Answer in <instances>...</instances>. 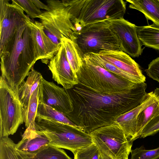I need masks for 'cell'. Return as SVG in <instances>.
<instances>
[{"label": "cell", "instance_id": "6da1fadb", "mask_svg": "<svg viewBox=\"0 0 159 159\" xmlns=\"http://www.w3.org/2000/svg\"><path fill=\"white\" fill-rule=\"evenodd\" d=\"M147 87L146 84L142 83L126 93H108L78 84L66 90L74 109L65 116L88 134L100 127L115 125V121L118 116L142 102L147 94Z\"/></svg>", "mask_w": 159, "mask_h": 159}, {"label": "cell", "instance_id": "7a4b0ae2", "mask_svg": "<svg viewBox=\"0 0 159 159\" xmlns=\"http://www.w3.org/2000/svg\"><path fill=\"white\" fill-rule=\"evenodd\" d=\"M28 17L18 26L10 40L0 51L1 76L18 90L38 60Z\"/></svg>", "mask_w": 159, "mask_h": 159}, {"label": "cell", "instance_id": "3957f363", "mask_svg": "<svg viewBox=\"0 0 159 159\" xmlns=\"http://www.w3.org/2000/svg\"><path fill=\"white\" fill-rule=\"evenodd\" d=\"M77 32L93 22L123 18L126 3L122 0H64Z\"/></svg>", "mask_w": 159, "mask_h": 159}, {"label": "cell", "instance_id": "277c9868", "mask_svg": "<svg viewBox=\"0 0 159 159\" xmlns=\"http://www.w3.org/2000/svg\"><path fill=\"white\" fill-rule=\"evenodd\" d=\"M35 128L49 139L50 145L68 150L73 154L94 143L89 134L78 127L50 118L36 116Z\"/></svg>", "mask_w": 159, "mask_h": 159}, {"label": "cell", "instance_id": "5b68a950", "mask_svg": "<svg viewBox=\"0 0 159 159\" xmlns=\"http://www.w3.org/2000/svg\"><path fill=\"white\" fill-rule=\"evenodd\" d=\"M83 59L76 74L79 84L100 92L119 93L129 91L137 84Z\"/></svg>", "mask_w": 159, "mask_h": 159}, {"label": "cell", "instance_id": "8992f818", "mask_svg": "<svg viewBox=\"0 0 159 159\" xmlns=\"http://www.w3.org/2000/svg\"><path fill=\"white\" fill-rule=\"evenodd\" d=\"M74 42L83 57L87 54H98L103 50L122 51L119 39L110 27L108 20L84 26L77 33Z\"/></svg>", "mask_w": 159, "mask_h": 159}, {"label": "cell", "instance_id": "52a82bcc", "mask_svg": "<svg viewBox=\"0 0 159 159\" xmlns=\"http://www.w3.org/2000/svg\"><path fill=\"white\" fill-rule=\"evenodd\" d=\"M46 2L50 10L43 12L39 17L45 33L60 47L63 37L75 42L77 32L67 8L61 1L50 0Z\"/></svg>", "mask_w": 159, "mask_h": 159}, {"label": "cell", "instance_id": "ba28073f", "mask_svg": "<svg viewBox=\"0 0 159 159\" xmlns=\"http://www.w3.org/2000/svg\"><path fill=\"white\" fill-rule=\"evenodd\" d=\"M0 78V138L13 135L24 122L23 107L18 94Z\"/></svg>", "mask_w": 159, "mask_h": 159}, {"label": "cell", "instance_id": "9c48e42d", "mask_svg": "<svg viewBox=\"0 0 159 159\" xmlns=\"http://www.w3.org/2000/svg\"><path fill=\"white\" fill-rule=\"evenodd\" d=\"M89 134L99 151L113 159H121L130 152L133 143L116 125L100 127Z\"/></svg>", "mask_w": 159, "mask_h": 159}, {"label": "cell", "instance_id": "30bf717a", "mask_svg": "<svg viewBox=\"0 0 159 159\" xmlns=\"http://www.w3.org/2000/svg\"><path fill=\"white\" fill-rule=\"evenodd\" d=\"M0 0V51L10 40L19 24L27 18L14 0Z\"/></svg>", "mask_w": 159, "mask_h": 159}, {"label": "cell", "instance_id": "8fae6325", "mask_svg": "<svg viewBox=\"0 0 159 159\" xmlns=\"http://www.w3.org/2000/svg\"><path fill=\"white\" fill-rule=\"evenodd\" d=\"M109 26L120 43L121 50L129 56L141 54L142 44L137 34V27L123 18L108 20Z\"/></svg>", "mask_w": 159, "mask_h": 159}, {"label": "cell", "instance_id": "7c38bea8", "mask_svg": "<svg viewBox=\"0 0 159 159\" xmlns=\"http://www.w3.org/2000/svg\"><path fill=\"white\" fill-rule=\"evenodd\" d=\"M39 103L51 106L56 110L66 115L72 112L73 106L67 91L42 77L39 84Z\"/></svg>", "mask_w": 159, "mask_h": 159}, {"label": "cell", "instance_id": "4fadbf2b", "mask_svg": "<svg viewBox=\"0 0 159 159\" xmlns=\"http://www.w3.org/2000/svg\"><path fill=\"white\" fill-rule=\"evenodd\" d=\"M48 66L53 79L65 89H71L78 84L77 77L74 73L67 60L62 43L57 53L50 60Z\"/></svg>", "mask_w": 159, "mask_h": 159}, {"label": "cell", "instance_id": "5bb4252c", "mask_svg": "<svg viewBox=\"0 0 159 159\" xmlns=\"http://www.w3.org/2000/svg\"><path fill=\"white\" fill-rule=\"evenodd\" d=\"M97 54L103 60L134 77L139 83L145 81L146 77L139 65L123 51L103 50Z\"/></svg>", "mask_w": 159, "mask_h": 159}, {"label": "cell", "instance_id": "9a60e30c", "mask_svg": "<svg viewBox=\"0 0 159 159\" xmlns=\"http://www.w3.org/2000/svg\"><path fill=\"white\" fill-rule=\"evenodd\" d=\"M37 60L44 63L52 59L60 47L54 43L45 33L41 22L31 20L29 22Z\"/></svg>", "mask_w": 159, "mask_h": 159}, {"label": "cell", "instance_id": "2e32d148", "mask_svg": "<svg viewBox=\"0 0 159 159\" xmlns=\"http://www.w3.org/2000/svg\"><path fill=\"white\" fill-rule=\"evenodd\" d=\"M155 96L153 92L147 93L142 102L136 107L118 116L115 121L124 132L129 141L133 143L137 139V117L140 112L150 104Z\"/></svg>", "mask_w": 159, "mask_h": 159}, {"label": "cell", "instance_id": "e0dca14e", "mask_svg": "<svg viewBox=\"0 0 159 159\" xmlns=\"http://www.w3.org/2000/svg\"><path fill=\"white\" fill-rule=\"evenodd\" d=\"M50 140L44 135L35 130L26 129L21 140L16 144V148L32 157L42 149L48 146Z\"/></svg>", "mask_w": 159, "mask_h": 159}, {"label": "cell", "instance_id": "ac0fdd59", "mask_svg": "<svg viewBox=\"0 0 159 159\" xmlns=\"http://www.w3.org/2000/svg\"><path fill=\"white\" fill-rule=\"evenodd\" d=\"M129 7L143 13L147 19L159 26V0H126Z\"/></svg>", "mask_w": 159, "mask_h": 159}, {"label": "cell", "instance_id": "d6986e66", "mask_svg": "<svg viewBox=\"0 0 159 159\" xmlns=\"http://www.w3.org/2000/svg\"><path fill=\"white\" fill-rule=\"evenodd\" d=\"M26 81L19 87L18 92L19 99L23 108L26 107L30 97L39 85L43 77L40 73L32 68L30 72Z\"/></svg>", "mask_w": 159, "mask_h": 159}, {"label": "cell", "instance_id": "ffe728a7", "mask_svg": "<svg viewBox=\"0 0 159 159\" xmlns=\"http://www.w3.org/2000/svg\"><path fill=\"white\" fill-rule=\"evenodd\" d=\"M138 38L145 46L159 50V26L152 25L138 27Z\"/></svg>", "mask_w": 159, "mask_h": 159}, {"label": "cell", "instance_id": "44dd1931", "mask_svg": "<svg viewBox=\"0 0 159 159\" xmlns=\"http://www.w3.org/2000/svg\"><path fill=\"white\" fill-rule=\"evenodd\" d=\"M61 43L64 47L67 60L72 70L77 76L76 74L83 63V57L74 41L64 37L61 39Z\"/></svg>", "mask_w": 159, "mask_h": 159}, {"label": "cell", "instance_id": "7402d4cb", "mask_svg": "<svg viewBox=\"0 0 159 159\" xmlns=\"http://www.w3.org/2000/svg\"><path fill=\"white\" fill-rule=\"evenodd\" d=\"M159 115V99L155 96L153 101L142 110L138 115L137 139L140 138L141 132L146 125Z\"/></svg>", "mask_w": 159, "mask_h": 159}, {"label": "cell", "instance_id": "603a6c76", "mask_svg": "<svg viewBox=\"0 0 159 159\" xmlns=\"http://www.w3.org/2000/svg\"><path fill=\"white\" fill-rule=\"evenodd\" d=\"M39 85L31 95L27 105L23 108L24 122L26 129L35 130V121L39 103Z\"/></svg>", "mask_w": 159, "mask_h": 159}, {"label": "cell", "instance_id": "cb8c5ba5", "mask_svg": "<svg viewBox=\"0 0 159 159\" xmlns=\"http://www.w3.org/2000/svg\"><path fill=\"white\" fill-rule=\"evenodd\" d=\"M8 137L0 138V159H33L17 149Z\"/></svg>", "mask_w": 159, "mask_h": 159}, {"label": "cell", "instance_id": "d4e9b609", "mask_svg": "<svg viewBox=\"0 0 159 159\" xmlns=\"http://www.w3.org/2000/svg\"><path fill=\"white\" fill-rule=\"evenodd\" d=\"M83 58L87 59L92 63L120 76L133 83H139L134 77L119 69L114 65L103 60L97 54L89 53L85 55Z\"/></svg>", "mask_w": 159, "mask_h": 159}, {"label": "cell", "instance_id": "484cf974", "mask_svg": "<svg viewBox=\"0 0 159 159\" xmlns=\"http://www.w3.org/2000/svg\"><path fill=\"white\" fill-rule=\"evenodd\" d=\"M36 116L45 117L75 126H77L63 114L56 110L50 106L39 103Z\"/></svg>", "mask_w": 159, "mask_h": 159}, {"label": "cell", "instance_id": "4316f807", "mask_svg": "<svg viewBox=\"0 0 159 159\" xmlns=\"http://www.w3.org/2000/svg\"><path fill=\"white\" fill-rule=\"evenodd\" d=\"M33 159H71L61 148L48 145L33 156Z\"/></svg>", "mask_w": 159, "mask_h": 159}, {"label": "cell", "instance_id": "83f0119b", "mask_svg": "<svg viewBox=\"0 0 159 159\" xmlns=\"http://www.w3.org/2000/svg\"><path fill=\"white\" fill-rule=\"evenodd\" d=\"M130 159H157L159 158V147L152 150H146L141 146L131 150Z\"/></svg>", "mask_w": 159, "mask_h": 159}, {"label": "cell", "instance_id": "f1b7e54d", "mask_svg": "<svg viewBox=\"0 0 159 159\" xmlns=\"http://www.w3.org/2000/svg\"><path fill=\"white\" fill-rule=\"evenodd\" d=\"M99 150L94 144L80 149L74 154V159H99Z\"/></svg>", "mask_w": 159, "mask_h": 159}, {"label": "cell", "instance_id": "f546056e", "mask_svg": "<svg viewBox=\"0 0 159 159\" xmlns=\"http://www.w3.org/2000/svg\"><path fill=\"white\" fill-rule=\"evenodd\" d=\"M14 1L32 18H39L43 13L31 0H14Z\"/></svg>", "mask_w": 159, "mask_h": 159}, {"label": "cell", "instance_id": "4dcf8cb0", "mask_svg": "<svg viewBox=\"0 0 159 159\" xmlns=\"http://www.w3.org/2000/svg\"><path fill=\"white\" fill-rule=\"evenodd\" d=\"M159 131V115L152 120L142 130L140 138H145Z\"/></svg>", "mask_w": 159, "mask_h": 159}, {"label": "cell", "instance_id": "1f68e13d", "mask_svg": "<svg viewBox=\"0 0 159 159\" xmlns=\"http://www.w3.org/2000/svg\"><path fill=\"white\" fill-rule=\"evenodd\" d=\"M145 71L149 77L159 82V57L150 63Z\"/></svg>", "mask_w": 159, "mask_h": 159}, {"label": "cell", "instance_id": "d6a6232c", "mask_svg": "<svg viewBox=\"0 0 159 159\" xmlns=\"http://www.w3.org/2000/svg\"><path fill=\"white\" fill-rule=\"evenodd\" d=\"M31 1L39 9H43L46 11L50 10V8L48 6L40 1L38 0H31Z\"/></svg>", "mask_w": 159, "mask_h": 159}, {"label": "cell", "instance_id": "836d02e7", "mask_svg": "<svg viewBox=\"0 0 159 159\" xmlns=\"http://www.w3.org/2000/svg\"><path fill=\"white\" fill-rule=\"evenodd\" d=\"M99 159H113L99 151Z\"/></svg>", "mask_w": 159, "mask_h": 159}, {"label": "cell", "instance_id": "e575fe53", "mask_svg": "<svg viewBox=\"0 0 159 159\" xmlns=\"http://www.w3.org/2000/svg\"><path fill=\"white\" fill-rule=\"evenodd\" d=\"M154 95L159 99V88H157L153 92Z\"/></svg>", "mask_w": 159, "mask_h": 159}, {"label": "cell", "instance_id": "d590c367", "mask_svg": "<svg viewBox=\"0 0 159 159\" xmlns=\"http://www.w3.org/2000/svg\"><path fill=\"white\" fill-rule=\"evenodd\" d=\"M129 154H127L125 155L124 157L121 159H128V156Z\"/></svg>", "mask_w": 159, "mask_h": 159}]
</instances>
